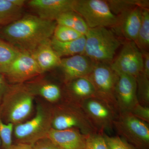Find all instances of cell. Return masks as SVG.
Returning a JSON list of instances; mask_svg holds the SVG:
<instances>
[{"label": "cell", "mask_w": 149, "mask_h": 149, "mask_svg": "<svg viewBox=\"0 0 149 149\" xmlns=\"http://www.w3.org/2000/svg\"><path fill=\"white\" fill-rule=\"evenodd\" d=\"M57 23L36 15L22 16L0 28V38L20 51L31 54L38 46L53 37Z\"/></svg>", "instance_id": "cell-1"}, {"label": "cell", "mask_w": 149, "mask_h": 149, "mask_svg": "<svg viewBox=\"0 0 149 149\" xmlns=\"http://www.w3.org/2000/svg\"><path fill=\"white\" fill-rule=\"evenodd\" d=\"M35 97L25 83L9 84L0 105L3 121L15 125L28 120Z\"/></svg>", "instance_id": "cell-2"}, {"label": "cell", "mask_w": 149, "mask_h": 149, "mask_svg": "<svg viewBox=\"0 0 149 149\" xmlns=\"http://www.w3.org/2000/svg\"><path fill=\"white\" fill-rule=\"evenodd\" d=\"M52 105L49 103L38 102L34 117L14 126L15 143L33 146L38 141L46 138L52 128Z\"/></svg>", "instance_id": "cell-3"}, {"label": "cell", "mask_w": 149, "mask_h": 149, "mask_svg": "<svg viewBox=\"0 0 149 149\" xmlns=\"http://www.w3.org/2000/svg\"><path fill=\"white\" fill-rule=\"evenodd\" d=\"M85 37L83 54L95 63H110L122 44L117 35L107 27L89 29Z\"/></svg>", "instance_id": "cell-4"}, {"label": "cell", "mask_w": 149, "mask_h": 149, "mask_svg": "<svg viewBox=\"0 0 149 149\" xmlns=\"http://www.w3.org/2000/svg\"><path fill=\"white\" fill-rule=\"evenodd\" d=\"M52 128L55 130L75 128L86 135L97 133L80 105L65 100L52 105Z\"/></svg>", "instance_id": "cell-5"}, {"label": "cell", "mask_w": 149, "mask_h": 149, "mask_svg": "<svg viewBox=\"0 0 149 149\" xmlns=\"http://www.w3.org/2000/svg\"><path fill=\"white\" fill-rule=\"evenodd\" d=\"M113 124L118 136L136 149H149L148 123L127 112L118 113Z\"/></svg>", "instance_id": "cell-6"}, {"label": "cell", "mask_w": 149, "mask_h": 149, "mask_svg": "<svg viewBox=\"0 0 149 149\" xmlns=\"http://www.w3.org/2000/svg\"><path fill=\"white\" fill-rule=\"evenodd\" d=\"M73 10L83 17L90 29L113 28L117 24V16L112 12L106 1L75 0Z\"/></svg>", "instance_id": "cell-7"}, {"label": "cell", "mask_w": 149, "mask_h": 149, "mask_svg": "<svg viewBox=\"0 0 149 149\" xmlns=\"http://www.w3.org/2000/svg\"><path fill=\"white\" fill-rule=\"evenodd\" d=\"M118 77L110 63L95 62L92 71L86 77L94 87L96 97L106 102L118 113L115 91Z\"/></svg>", "instance_id": "cell-8"}, {"label": "cell", "mask_w": 149, "mask_h": 149, "mask_svg": "<svg viewBox=\"0 0 149 149\" xmlns=\"http://www.w3.org/2000/svg\"><path fill=\"white\" fill-rule=\"evenodd\" d=\"M80 106L97 133L103 135L112 131L119 113L113 107L96 97L85 100Z\"/></svg>", "instance_id": "cell-9"}, {"label": "cell", "mask_w": 149, "mask_h": 149, "mask_svg": "<svg viewBox=\"0 0 149 149\" xmlns=\"http://www.w3.org/2000/svg\"><path fill=\"white\" fill-rule=\"evenodd\" d=\"M112 69L118 74L136 78L143 70L142 52L135 42L127 41L123 44L117 57L110 63Z\"/></svg>", "instance_id": "cell-10"}, {"label": "cell", "mask_w": 149, "mask_h": 149, "mask_svg": "<svg viewBox=\"0 0 149 149\" xmlns=\"http://www.w3.org/2000/svg\"><path fill=\"white\" fill-rule=\"evenodd\" d=\"M42 74L31 54L21 51L3 74L10 84L24 83Z\"/></svg>", "instance_id": "cell-11"}, {"label": "cell", "mask_w": 149, "mask_h": 149, "mask_svg": "<svg viewBox=\"0 0 149 149\" xmlns=\"http://www.w3.org/2000/svg\"><path fill=\"white\" fill-rule=\"evenodd\" d=\"M95 62L83 54L61 59L58 67L64 85L80 77H86L91 73Z\"/></svg>", "instance_id": "cell-12"}, {"label": "cell", "mask_w": 149, "mask_h": 149, "mask_svg": "<svg viewBox=\"0 0 149 149\" xmlns=\"http://www.w3.org/2000/svg\"><path fill=\"white\" fill-rule=\"evenodd\" d=\"M115 96L118 113L130 112L139 103L136 78L125 74H118Z\"/></svg>", "instance_id": "cell-13"}, {"label": "cell", "mask_w": 149, "mask_h": 149, "mask_svg": "<svg viewBox=\"0 0 149 149\" xmlns=\"http://www.w3.org/2000/svg\"><path fill=\"white\" fill-rule=\"evenodd\" d=\"M75 0H31L27 5L40 18L56 21L63 14L73 10Z\"/></svg>", "instance_id": "cell-14"}, {"label": "cell", "mask_w": 149, "mask_h": 149, "mask_svg": "<svg viewBox=\"0 0 149 149\" xmlns=\"http://www.w3.org/2000/svg\"><path fill=\"white\" fill-rule=\"evenodd\" d=\"M143 9L136 7L117 16V24L112 28L115 34L135 42L142 23Z\"/></svg>", "instance_id": "cell-15"}, {"label": "cell", "mask_w": 149, "mask_h": 149, "mask_svg": "<svg viewBox=\"0 0 149 149\" xmlns=\"http://www.w3.org/2000/svg\"><path fill=\"white\" fill-rule=\"evenodd\" d=\"M88 135L75 128L62 130L52 128L46 138L60 149H87Z\"/></svg>", "instance_id": "cell-16"}, {"label": "cell", "mask_w": 149, "mask_h": 149, "mask_svg": "<svg viewBox=\"0 0 149 149\" xmlns=\"http://www.w3.org/2000/svg\"><path fill=\"white\" fill-rule=\"evenodd\" d=\"M39 76L24 83L35 97L39 96L52 105L64 100L63 88L57 83Z\"/></svg>", "instance_id": "cell-17"}, {"label": "cell", "mask_w": 149, "mask_h": 149, "mask_svg": "<svg viewBox=\"0 0 149 149\" xmlns=\"http://www.w3.org/2000/svg\"><path fill=\"white\" fill-rule=\"evenodd\" d=\"M64 100L80 105L84 101L96 97L94 87L86 77H80L64 85Z\"/></svg>", "instance_id": "cell-18"}, {"label": "cell", "mask_w": 149, "mask_h": 149, "mask_svg": "<svg viewBox=\"0 0 149 149\" xmlns=\"http://www.w3.org/2000/svg\"><path fill=\"white\" fill-rule=\"evenodd\" d=\"M40 68L42 74L58 68L61 59L54 50L51 44V39L43 42L31 53Z\"/></svg>", "instance_id": "cell-19"}, {"label": "cell", "mask_w": 149, "mask_h": 149, "mask_svg": "<svg viewBox=\"0 0 149 149\" xmlns=\"http://www.w3.org/2000/svg\"><path fill=\"white\" fill-rule=\"evenodd\" d=\"M24 0H0V26H6L22 17Z\"/></svg>", "instance_id": "cell-20"}, {"label": "cell", "mask_w": 149, "mask_h": 149, "mask_svg": "<svg viewBox=\"0 0 149 149\" xmlns=\"http://www.w3.org/2000/svg\"><path fill=\"white\" fill-rule=\"evenodd\" d=\"M51 44L54 50L61 58L62 57L83 54L85 47V37L84 35L77 40L67 42H59L52 37Z\"/></svg>", "instance_id": "cell-21"}, {"label": "cell", "mask_w": 149, "mask_h": 149, "mask_svg": "<svg viewBox=\"0 0 149 149\" xmlns=\"http://www.w3.org/2000/svg\"><path fill=\"white\" fill-rule=\"evenodd\" d=\"M57 24L65 25L85 35L90 28L80 15L74 10L62 14L56 20Z\"/></svg>", "instance_id": "cell-22"}, {"label": "cell", "mask_w": 149, "mask_h": 149, "mask_svg": "<svg viewBox=\"0 0 149 149\" xmlns=\"http://www.w3.org/2000/svg\"><path fill=\"white\" fill-rule=\"evenodd\" d=\"M106 2L112 12L117 16L136 7L149 9V1L147 0H108Z\"/></svg>", "instance_id": "cell-23"}, {"label": "cell", "mask_w": 149, "mask_h": 149, "mask_svg": "<svg viewBox=\"0 0 149 149\" xmlns=\"http://www.w3.org/2000/svg\"><path fill=\"white\" fill-rule=\"evenodd\" d=\"M20 50L0 38V73L3 74L20 52Z\"/></svg>", "instance_id": "cell-24"}, {"label": "cell", "mask_w": 149, "mask_h": 149, "mask_svg": "<svg viewBox=\"0 0 149 149\" xmlns=\"http://www.w3.org/2000/svg\"><path fill=\"white\" fill-rule=\"evenodd\" d=\"M135 42L141 52H149V9L142 10V23Z\"/></svg>", "instance_id": "cell-25"}, {"label": "cell", "mask_w": 149, "mask_h": 149, "mask_svg": "<svg viewBox=\"0 0 149 149\" xmlns=\"http://www.w3.org/2000/svg\"><path fill=\"white\" fill-rule=\"evenodd\" d=\"M136 80L138 102L142 105L149 107V77L142 72Z\"/></svg>", "instance_id": "cell-26"}, {"label": "cell", "mask_w": 149, "mask_h": 149, "mask_svg": "<svg viewBox=\"0 0 149 149\" xmlns=\"http://www.w3.org/2000/svg\"><path fill=\"white\" fill-rule=\"evenodd\" d=\"M84 35L70 27L57 24L53 38L61 42H67L77 40Z\"/></svg>", "instance_id": "cell-27"}, {"label": "cell", "mask_w": 149, "mask_h": 149, "mask_svg": "<svg viewBox=\"0 0 149 149\" xmlns=\"http://www.w3.org/2000/svg\"><path fill=\"white\" fill-rule=\"evenodd\" d=\"M14 126L11 123L3 121L0 107V139L1 142V149H8L13 144Z\"/></svg>", "instance_id": "cell-28"}, {"label": "cell", "mask_w": 149, "mask_h": 149, "mask_svg": "<svg viewBox=\"0 0 149 149\" xmlns=\"http://www.w3.org/2000/svg\"><path fill=\"white\" fill-rule=\"evenodd\" d=\"M103 136L108 149H137L119 136H110L106 133Z\"/></svg>", "instance_id": "cell-29"}, {"label": "cell", "mask_w": 149, "mask_h": 149, "mask_svg": "<svg viewBox=\"0 0 149 149\" xmlns=\"http://www.w3.org/2000/svg\"><path fill=\"white\" fill-rule=\"evenodd\" d=\"M87 149H108L103 135L95 133L87 138Z\"/></svg>", "instance_id": "cell-30"}, {"label": "cell", "mask_w": 149, "mask_h": 149, "mask_svg": "<svg viewBox=\"0 0 149 149\" xmlns=\"http://www.w3.org/2000/svg\"><path fill=\"white\" fill-rule=\"evenodd\" d=\"M135 117L147 123H149V107L138 103L130 112Z\"/></svg>", "instance_id": "cell-31"}, {"label": "cell", "mask_w": 149, "mask_h": 149, "mask_svg": "<svg viewBox=\"0 0 149 149\" xmlns=\"http://www.w3.org/2000/svg\"><path fill=\"white\" fill-rule=\"evenodd\" d=\"M33 149H60L56 146L52 141L47 138H45L34 145Z\"/></svg>", "instance_id": "cell-32"}, {"label": "cell", "mask_w": 149, "mask_h": 149, "mask_svg": "<svg viewBox=\"0 0 149 149\" xmlns=\"http://www.w3.org/2000/svg\"><path fill=\"white\" fill-rule=\"evenodd\" d=\"M9 85L8 83L3 76L0 73V105Z\"/></svg>", "instance_id": "cell-33"}, {"label": "cell", "mask_w": 149, "mask_h": 149, "mask_svg": "<svg viewBox=\"0 0 149 149\" xmlns=\"http://www.w3.org/2000/svg\"><path fill=\"white\" fill-rule=\"evenodd\" d=\"M143 57V70L142 73L149 77V52H141Z\"/></svg>", "instance_id": "cell-34"}, {"label": "cell", "mask_w": 149, "mask_h": 149, "mask_svg": "<svg viewBox=\"0 0 149 149\" xmlns=\"http://www.w3.org/2000/svg\"><path fill=\"white\" fill-rule=\"evenodd\" d=\"M8 149H33V146L27 144L15 143Z\"/></svg>", "instance_id": "cell-35"}, {"label": "cell", "mask_w": 149, "mask_h": 149, "mask_svg": "<svg viewBox=\"0 0 149 149\" xmlns=\"http://www.w3.org/2000/svg\"><path fill=\"white\" fill-rule=\"evenodd\" d=\"M1 140L0 139V149H1Z\"/></svg>", "instance_id": "cell-36"}]
</instances>
